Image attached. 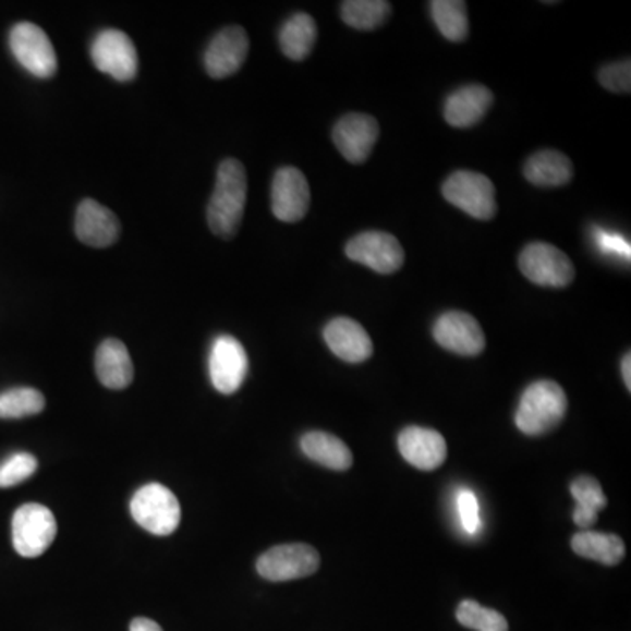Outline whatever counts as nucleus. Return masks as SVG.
I'll use <instances>...</instances> for the list:
<instances>
[{
	"label": "nucleus",
	"mask_w": 631,
	"mask_h": 631,
	"mask_svg": "<svg viewBox=\"0 0 631 631\" xmlns=\"http://www.w3.org/2000/svg\"><path fill=\"white\" fill-rule=\"evenodd\" d=\"M379 123L376 118L363 112H350L337 121L331 132L337 149L351 163H363L372 155L379 139Z\"/></svg>",
	"instance_id": "obj_14"
},
{
	"label": "nucleus",
	"mask_w": 631,
	"mask_h": 631,
	"mask_svg": "<svg viewBox=\"0 0 631 631\" xmlns=\"http://www.w3.org/2000/svg\"><path fill=\"white\" fill-rule=\"evenodd\" d=\"M45 408V395L36 388H13L0 393V420L36 416Z\"/></svg>",
	"instance_id": "obj_28"
},
{
	"label": "nucleus",
	"mask_w": 631,
	"mask_h": 631,
	"mask_svg": "<svg viewBox=\"0 0 631 631\" xmlns=\"http://www.w3.org/2000/svg\"><path fill=\"white\" fill-rule=\"evenodd\" d=\"M10 46L14 59L31 72L32 76L48 80L59 68L50 37L34 23L22 22L14 25L10 34Z\"/></svg>",
	"instance_id": "obj_7"
},
{
	"label": "nucleus",
	"mask_w": 631,
	"mask_h": 631,
	"mask_svg": "<svg viewBox=\"0 0 631 631\" xmlns=\"http://www.w3.org/2000/svg\"><path fill=\"white\" fill-rule=\"evenodd\" d=\"M97 377L109 390H123L134 381V363L126 345L118 339H108L95 354Z\"/></svg>",
	"instance_id": "obj_20"
},
{
	"label": "nucleus",
	"mask_w": 631,
	"mask_h": 631,
	"mask_svg": "<svg viewBox=\"0 0 631 631\" xmlns=\"http://www.w3.org/2000/svg\"><path fill=\"white\" fill-rule=\"evenodd\" d=\"M572 549L575 555L586 560L598 561L604 565L621 563L627 555L624 542L612 533H598L593 530H584L573 535Z\"/></svg>",
	"instance_id": "obj_23"
},
{
	"label": "nucleus",
	"mask_w": 631,
	"mask_h": 631,
	"mask_svg": "<svg viewBox=\"0 0 631 631\" xmlns=\"http://www.w3.org/2000/svg\"><path fill=\"white\" fill-rule=\"evenodd\" d=\"M272 213L279 221L296 223L304 220L311 206L310 183L295 167H282L272 181Z\"/></svg>",
	"instance_id": "obj_12"
},
{
	"label": "nucleus",
	"mask_w": 631,
	"mask_h": 631,
	"mask_svg": "<svg viewBox=\"0 0 631 631\" xmlns=\"http://www.w3.org/2000/svg\"><path fill=\"white\" fill-rule=\"evenodd\" d=\"M318 39V27L313 16L307 13H296L288 19L279 32V43H281L282 53L288 59L301 62L307 59L314 45Z\"/></svg>",
	"instance_id": "obj_24"
},
{
	"label": "nucleus",
	"mask_w": 631,
	"mask_h": 631,
	"mask_svg": "<svg viewBox=\"0 0 631 631\" xmlns=\"http://www.w3.org/2000/svg\"><path fill=\"white\" fill-rule=\"evenodd\" d=\"M131 631H163L158 622L148 618H135L131 622Z\"/></svg>",
	"instance_id": "obj_34"
},
{
	"label": "nucleus",
	"mask_w": 631,
	"mask_h": 631,
	"mask_svg": "<svg viewBox=\"0 0 631 631\" xmlns=\"http://www.w3.org/2000/svg\"><path fill=\"white\" fill-rule=\"evenodd\" d=\"M622 381L627 385L628 391H631V354L628 353L621 363Z\"/></svg>",
	"instance_id": "obj_35"
},
{
	"label": "nucleus",
	"mask_w": 631,
	"mask_h": 631,
	"mask_svg": "<svg viewBox=\"0 0 631 631\" xmlns=\"http://www.w3.org/2000/svg\"><path fill=\"white\" fill-rule=\"evenodd\" d=\"M250 39L242 27H227L216 34L204 54L206 71L215 80L232 76L246 62Z\"/></svg>",
	"instance_id": "obj_15"
},
{
	"label": "nucleus",
	"mask_w": 631,
	"mask_h": 631,
	"mask_svg": "<svg viewBox=\"0 0 631 631\" xmlns=\"http://www.w3.org/2000/svg\"><path fill=\"white\" fill-rule=\"evenodd\" d=\"M345 255L356 264L367 265L377 274H395L402 269L405 253L391 233L368 230L345 244Z\"/></svg>",
	"instance_id": "obj_9"
},
{
	"label": "nucleus",
	"mask_w": 631,
	"mask_h": 631,
	"mask_svg": "<svg viewBox=\"0 0 631 631\" xmlns=\"http://www.w3.org/2000/svg\"><path fill=\"white\" fill-rule=\"evenodd\" d=\"M442 195L475 220L488 221L497 215L495 184L480 172H452L442 184Z\"/></svg>",
	"instance_id": "obj_4"
},
{
	"label": "nucleus",
	"mask_w": 631,
	"mask_h": 631,
	"mask_svg": "<svg viewBox=\"0 0 631 631\" xmlns=\"http://www.w3.org/2000/svg\"><path fill=\"white\" fill-rule=\"evenodd\" d=\"M434 337L444 350L460 356H477L486 348V337L477 319L461 311L442 314L435 321Z\"/></svg>",
	"instance_id": "obj_13"
},
{
	"label": "nucleus",
	"mask_w": 631,
	"mask_h": 631,
	"mask_svg": "<svg viewBox=\"0 0 631 631\" xmlns=\"http://www.w3.org/2000/svg\"><path fill=\"white\" fill-rule=\"evenodd\" d=\"M458 514H460L461 526L469 535H475L483 526L481 520L480 500L472 489H460L457 497Z\"/></svg>",
	"instance_id": "obj_32"
},
{
	"label": "nucleus",
	"mask_w": 631,
	"mask_h": 631,
	"mask_svg": "<svg viewBox=\"0 0 631 631\" xmlns=\"http://www.w3.org/2000/svg\"><path fill=\"white\" fill-rule=\"evenodd\" d=\"M325 342L337 359L348 363H362L371 359L374 344L367 330L351 318L331 319L323 331Z\"/></svg>",
	"instance_id": "obj_18"
},
{
	"label": "nucleus",
	"mask_w": 631,
	"mask_h": 631,
	"mask_svg": "<svg viewBox=\"0 0 631 631\" xmlns=\"http://www.w3.org/2000/svg\"><path fill=\"white\" fill-rule=\"evenodd\" d=\"M301 449L310 460L330 471L344 472L353 465V452L336 435L310 432L302 437Z\"/></svg>",
	"instance_id": "obj_22"
},
{
	"label": "nucleus",
	"mask_w": 631,
	"mask_h": 631,
	"mask_svg": "<svg viewBox=\"0 0 631 631\" xmlns=\"http://www.w3.org/2000/svg\"><path fill=\"white\" fill-rule=\"evenodd\" d=\"M524 178L535 186L556 189L570 183L573 178L572 161L556 149H542L524 163Z\"/></svg>",
	"instance_id": "obj_21"
},
{
	"label": "nucleus",
	"mask_w": 631,
	"mask_h": 631,
	"mask_svg": "<svg viewBox=\"0 0 631 631\" xmlns=\"http://www.w3.org/2000/svg\"><path fill=\"white\" fill-rule=\"evenodd\" d=\"M247 362L244 345L232 336H220L209 354L210 383L223 395H232L246 381Z\"/></svg>",
	"instance_id": "obj_11"
},
{
	"label": "nucleus",
	"mask_w": 631,
	"mask_h": 631,
	"mask_svg": "<svg viewBox=\"0 0 631 631\" xmlns=\"http://www.w3.org/2000/svg\"><path fill=\"white\" fill-rule=\"evenodd\" d=\"M390 13L391 4L386 0H345L341 4L342 20L356 31L381 27Z\"/></svg>",
	"instance_id": "obj_27"
},
{
	"label": "nucleus",
	"mask_w": 631,
	"mask_h": 631,
	"mask_svg": "<svg viewBox=\"0 0 631 631\" xmlns=\"http://www.w3.org/2000/svg\"><path fill=\"white\" fill-rule=\"evenodd\" d=\"M76 235L86 246L108 247L120 238V221L108 207L85 198L77 207Z\"/></svg>",
	"instance_id": "obj_17"
},
{
	"label": "nucleus",
	"mask_w": 631,
	"mask_h": 631,
	"mask_svg": "<svg viewBox=\"0 0 631 631\" xmlns=\"http://www.w3.org/2000/svg\"><path fill=\"white\" fill-rule=\"evenodd\" d=\"M570 493L575 500L573 521L582 529L581 532L592 529L598 521V512L607 506V497L602 492L600 483L595 477L582 475L573 481Z\"/></svg>",
	"instance_id": "obj_25"
},
{
	"label": "nucleus",
	"mask_w": 631,
	"mask_h": 631,
	"mask_svg": "<svg viewBox=\"0 0 631 631\" xmlns=\"http://www.w3.org/2000/svg\"><path fill=\"white\" fill-rule=\"evenodd\" d=\"M600 247L607 253H618V255H630V246L621 235H614V233H600Z\"/></svg>",
	"instance_id": "obj_33"
},
{
	"label": "nucleus",
	"mask_w": 631,
	"mask_h": 631,
	"mask_svg": "<svg viewBox=\"0 0 631 631\" xmlns=\"http://www.w3.org/2000/svg\"><path fill=\"white\" fill-rule=\"evenodd\" d=\"M598 81L600 85L614 94H630L631 90V62L621 60V62L607 63L598 71Z\"/></svg>",
	"instance_id": "obj_31"
},
{
	"label": "nucleus",
	"mask_w": 631,
	"mask_h": 631,
	"mask_svg": "<svg viewBox=\"0 0 631 631\" xmlns=\"http://www.w3.org/2000/svg\"><path fill=\"white\" fill-rule=\"evenodd\" d=\"M132 518L153 535H171L181 523V506L174 493L163 484H146L131 501Z\"/></svg>",
	"instance_id": "obj_3"
},
{
	"label": "nucleus",
	"mask_w": 631,
	"mask_h": 631,
	"mask_svg": "<svg viewBox=\"0 0 631 631\" xmlns=\"http://www.w3.org/2000/svg\"><path fill=\"white\" fill-rule=\"evenodd\" d=\"M92 60L95 68L106 72L117 81H132L137 76L139 57L125 32L109 28L100 32L92 45Z\"/></svg>",
	"instance_id": "obj_10"
},
{
	"label": "nucleus",
	"mask_w": 631,
	"mask_h": 631,
	"mask_svg": "<svg viewBox=\"0 0 631 631\" xmlns=\"http://www.w3.org/2000/svg\"><path fill=\"white\" fill-rule=\"evenodd\" d=\"M567 409L569 400L558 383H533L521 395L520 405L515 411V426L524 435L532 437L547 434L560 425Z\"/></svg>",
	"instance_id": "obj_2"
},
{
	"label": "nucleus",
	"mask_w": 631,
	"mask_h": 631,
	"mask_svg": "<svg viewBox=\"0 0 631 631\" xmlns=\"http://www.w3.org/2000/svg\"><path fill=\"white\" fill-rule=\"evenodd\" d=\"M246 169L235 158L221 161L215 192L207 206V223L213 233L223 239L235 238L246 209Z\"/></svg>",
	"instance_id": "obj_1"
},
{
	"label": "nucleus",
	"mask_w": 631,
	"mask_h": 631,
	"mask_svg": "<svg viewBox=\"0 0 631 631\" xmlns=\"http://www.w3.org/2000/svg\"><path fill=\"white\" fill-rule=\"evenodd\" d=\"M493 104V94L483 85H469L452 92L444 104V118L457 129L474 126L486 117Z\"/></svg>",
	"instance_id": "obj_19"
},
{
	"label": "nucleus",
	"mask_w": 631,
	"mask_h": 631,
	"mask_svg": "<svg viewBox=\"0 0 631 631\" xmlns=\"http://www.w3.org/2000/svg\"><path fill=\"white\" fill-rule=\"evenodd\" d=\"M432 19L440 34L452 43L469 36V13L463 0H434L430 2Z\"/></svg>",
	"instance_id": "obj_26"
},
{
	"label": "nucleus",
	"mask_w": 631,
	"mask_h": 631,
	"mask_svg": "<svg viewBox=\"0 0 631 631\" xmlns=\"http://www.w3.org/2000/svg\"><path fill=\"white\" fill-rule=\"evenodd\" d=\"M57 537V520L48 507L25 503L13 515V546L23 558L45 555Z\"/></svg>",
	"instance_id": "obj_5"
},
{
	"label": "nucleus",
	"mask_w": 631,
	"mask_h": 631,
	"mask_svg": "<svg viewBox=\"0 0 631 631\" xmlns=\"http://www.w3.org/2000/svg\"><path fill=\"white\" fill-rule=\"evenodd\" d=\"M319 569V553L307 544H282L272 547L256 561L262 578L272 582L310 578Z\"/></svg>",
	"instance_id": "obj_8"
},
{
	"label": "nucleus",
	"mask_w": 631,
	"mask_h": 631,
	"mask_svg": "<svg viewBox=\"0 0 631 631\" xmlns=\"http://www.w3.org/2000/svg\"><path fill=\"white\" fill-rule=\"evenodd\" d=\"M399 451L408 463L423 472L439 469L448 457V446L442 435L421 426H408L402 430L399 435Z\"/></svg>",
	"instance_id": "obj_16"
},
{
	"label": "nucleus",
	"mask_w": 631,
	"mask_h": 631,
	"mask_svg": "<svg viewBox=\"0 0 631 631\" xmlns=\"http://www.w3.org/2000/svg\"><path fill=\"white\" fill-rule=\"evenodd\" d=\"M520 269L533 284L547 288H565L575 278V269L563 251L547 244L532 242L521 251Z\"/></svg>",
	"instance_id": "obj_6"
},
{
	"label": "nucleus",
	"mask_w": 631,
	"mask_h": 631,
	"mask_svg": "<svg viewBox=\"0 0 631 631\" xmlns=\"http://www.w3.org/2000/svg\"><path fill=\"white\" fill-rule=\"evenodd\" d=\"M37 460L28 452L13 454L0 465V488H11L36 474Z\"/></svg>",
	"instance_id": "obj_30"
},
{
	"label": "nucleus",
	"mask_w": 631,
	"mask_h": 631,
	"mask_svg": "<svg viewBox=\"0 0 631 631\" xmlns=\"http://www.w3.org/2000/svg\"><path fill=\"white\" fill-rule=\"evenodd\" d=\"M457 619L461 627L475 631H509V622L498 610L488 609L475 600L458 605Z\"/></svg>",
	"instance_id": "obj_29"
}]
</instances>
